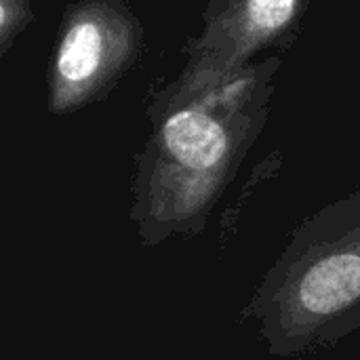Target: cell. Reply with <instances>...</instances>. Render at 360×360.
Instances as JSON below:
<instances>
[{"label": "cell", "instance_id": "cell-5", "mask_svg": "<svg viewBox=\"0 0 360 360\" xmlns=\"http://www.w3.org/2000/svg\"><path fill=\"white\" fill-rule=\"evenodd\" d=\"M36 0H0V57L34 21Z\"/></svg>", "mask_w": 360, "mask_h": 360}, {"label": "cell", "instance_id": "cell-3", "mask_svg": "<svg viewBox=\"0 0 360 360\" xmlns=\"http://www.w3.org/2000/svg\"><path fill=\"white\" fill-rule=\"evenodd\" d=\"M143 25L124 0H76L61 17L49 68V112L101 101L135 65Z\"/></svg>", "mask_w": 360, "mask_h": 360}, {"label": "cell", "instance_id": "cell-2", "mask_svg": "<svg viewBox=\"0 0 360 360\" xmlns=\"http://www.w3.org/2000/svg\"><path fill=\"white\" fill-rule=\"evenodd\" d=\"M240 316L270 356L333 348L360 329V188L300 221Z\"/></svg>", "mask_w": 360, "mask_h": 360}, {"label": "cell", "instance_id": "cell-4", "mask_svg": "<svg viewBox=\"0 0 360 360\" xmlns=\"http://www.w3.org/2000/svg\"><path fill=\"white\" fill-rule=\"evenodd\" d=\"M312 0H211L205 25L190 40L188 61L154 101H179L213 89L272 46L293 40Z\"/></svg>", "mask_w": 360, "mask_h": 360}, {"label": "cell", "instance_id": "cell-1", "mask_svg": "<svg viewBox=\"0 0 360 360\" xmlns=\"http://www.w3.org/2000/svg\"><path fill=\"white\" fill-rule=\"evenodd\" d=\"M278 70L281 57L272 55L188 99H152V133L131 186V219L143 247L205 230L268 122Z\"/></svg>", "mask_w": 360, "mask_h": 360}]
</instances>
